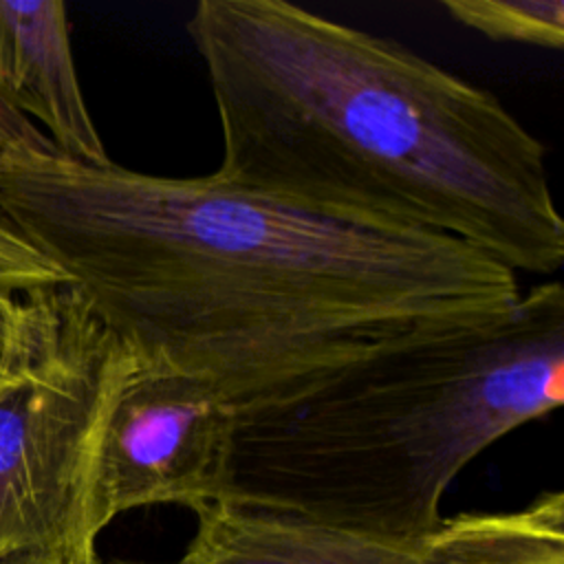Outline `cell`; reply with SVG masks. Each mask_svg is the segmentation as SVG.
I'll return each instance as SVG.
<instances>
[{
	"instance_id": "obj_1",
	"label": "cell",
	"mask_w": 564,
	"mask_h": 564,
	"mask_svg": "<svg viewBox=\"0 0 564 564\" xmlns=\"http://www.w3.org/2000/svg\"><path fill=\"white\" fill-rule=\"evenodd\" d=\"M0 209L132 352L236 408L280 399L419 326L509 308L518 273L447 236L220 174L86 163L53 143L0 167Z\"/></svg>"
},
{
	"instance_id": "obj_2",
	"label": "cell",
	"mask_w": 564,
	"mask_h": 564,
	"mask_svg": "<svg viewBox=\"0 0 564 564\" xmlns=\"http://www.w3.org/2000/svg\"><path fill=\"white\" fill-rule=\"evenodd\" d=\"M185 31L214 97L223 178L447 236L513 273L560 271L546 145L494 93L286 0H200Z\"/></svg>"
},
{
	"instance_id": "obj_3",
	"label": "cell",
	"mask_w": 564,
	"mask_h": 564,
	"mask_svg": "<svg viewBox=\"0 0 564 564\" xmlns=\"http://www.w3.org/2000/svg\"><path fill=\"white\" fill-rule=\"evenodd\" d=\"M564 403V286L419 326L306 386L236 412L218 502L416 549L454 478Z\"/></svg>"
},
{
	"instance_id": "obj_4",
	"label": "cell",
	"mask_w": 564,
	"mask_h": 564,
	"mask_svg": "<svg viewBox=\"0 0 564 564\" xmlns=\"http://www.w3.org/2000/svg\"><path fill=\"white\" fill-rule=\"evenodd\" d=\"M123 355L70 286L20 302L0 370V557L101 564L97 449Z\"/></svg>"
},
{
	"instance_id": "obj_5",
	"label": "cell",
	"mask_w": 564,
	"mask_h": 564,
	"mask_svg": "<svg viewBox=\"0 0 564 564\" xmlns=\"http://www.w3.org/2000/svg\"><path fill=\"white\" fill-rule=\"evenodd\" d=\"M236 408L200 375L126 348L97 449V518L154 505L218 502Z\"/></svg>"
},
{
	"instance_id": "obj_6",
	"label": "cell",
	"mask_w": 564,
	"mask_h": 564,
	"mask_svg": "<svg viewBox=\"0 0 564 564\" xmlns=\"http://www.w3.org/2000/svg\"><path fill=\"white\" fill-rule=\"evenodd\" d=\"M0 99L42 123L57 152L110 161L82 93L62 0H0Z\"/></svg>"
},
{
	"instance_id": "obj_7",
	"label": "cell",
	"mask_w": 564,
	"mask_h": 564,
	"mask_svg": "<svg viewBox=\"0 0 564 564\" xmlns=\"http://www.w3.org/2000/svg\"><path fill=\"white\" fill-rule=\"evenodd\" d=\"M196 531L178 564H421L419 546L271 509L212 502L194 511Z\"/></svg>"
},
{
	"instance_id": "obj_8",
	"label": "cell",
	"mask_w": 564,
	"mask_h": 564,
	"mask_svg": "<svg viewBox=\"0 0 564 564\" xmlns=\"http://www.w3.org/2000/svg\"><path fill=\"white\" fill-rule=\"evenodd\" d=\"M421 564H564V494L542 491L513 511L441 518L419 544Z\"/></svg>"
},
{
	"instance_id": "obj_9",
	"label": "cell",
	"mask_w": 564,
	"mask_h": 564,
	"mask_svg": "<svg viewBox=\"0 0 564 564\" xmlns=\"http://www.w3.org/2000/svg\"><path fill=\"white\" fill-rule=\"evenodd\" d=\"M445 13L494 42L560 51L564 46L562 0H443Z\"/></svg>"
},
{
	"instance_id": "obj_10",
	"label": "cell",
	"mask_w": 564,
	"mask_h": 564,
	"mask_svg": "<svg viewBox=\"0 0 564 564\" xmlns=\"http://www.w3.org/2000/svg\"><path fill=\"white\" fill-rule=\"evenodd\" d=\"M59 286H68L66 273L11 223L0 220V300L20 302Z\"/></svg>"
},
{
	"instance_id": "obj_11",
	"label": "cell",
	"mask_w": 564,
	"mask_h": 564,
	"mask_svg": "<svg viewBox=\"0 0 564 564\" xmlns=\"http://www.w3.org/2000/svg\"><path fill=\"white\" fill-rule=\"evenodd\" d=\"M48 137L0 99V167L24 150L48 145Z\"/></svg>"
},
{
	"instance_id": "obj_12",
	"label": "cell",
	"mask_w": 564,
	"mask_h": 564,
	"mask_svg": "<svg viewBox=\"0 0 564 564\" xmlns=\"http://www.w3.org/2000/svg\"><path fill=\"white\" fill-rule=\"evenodd\" d=\"M20 302L0 300V370H2L7 352H9V344H11V335H13V326H15V315H18Z\"/></svg>"
},
{
	"instance_id": "obj_13",
	"label": "cell",
	"mask_w": 564,
	"mask_h": 564,
	"mask_svg": "<svg viewBox=\"0 0 564 564\" xmlns=\"http://www.w3.org/2000/svg\"><path fill=\"white\" fill-rule=\"evenodd\" d=\"M0 564H48V562L31 555H7V557H0Z\"/></svg>"
},
{
	"instance_id": "obj_14",
	"label": "cell",
	"mask_w": 564,
	"mask_h": 564,
	"mask_svg": "<svg viewBox=\"0 0 564 564\" xmlns=\"http://www.w3.org/2000/svg\"><path fill=\"white\" fill-rule=\"evenodd\" d=\"M101 564H178V562H134V560H110Z\"/></svg>"
}]
</instances>
